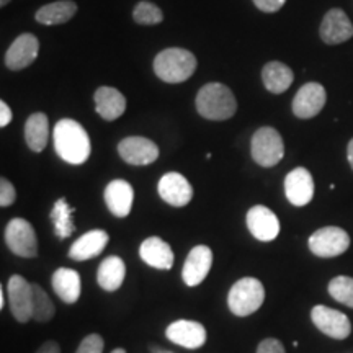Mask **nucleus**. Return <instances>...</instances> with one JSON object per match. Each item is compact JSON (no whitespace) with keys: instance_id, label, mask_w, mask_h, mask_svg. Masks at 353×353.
Returning <instances> with one entry per match:
<instances>
[{"instance_id":"6ab92c4d","label":"nucleus","mask_w":353,"mask_h":353,"mask_svg":"<svg viewBox=\"0 0 353 353\" xmlns=\"http://www.w3.org/2000/svg\"><path fill=\"white\" fill-rule=\"evenodd\" d=\"M103 198L110 213L117 218H126L131 213L134 201V188L126 180H113L105 188Z\"/></svg>"},{"instance_id":"5701e85b","label":"nucleus","mask_w":353,"mask_h":353,"mask_svg":"<svg viewBox=\"0 0 353 353\" xmlns=\"http://www.w3.org/2000/svg\"><path fill=\"white\" fill-rule=\"evenodd\" d=\"M51 285L61 301L74 304L79 301L82 293V281L79 272L72 268H57L51 278Z\"/></svg>"},{"instance_id":"f8f14e48","label":"nucleus","mask_w":353,"mask_h":353,"mask_svg":"<svg viewBox=\"0 0 353 353\" xmlns=\"http://www.w3.org/2000/svg\"><path fill=\"white\" fill-rule=\"evenodd\" d=\"M319 37L329 46L342 44L353 37V25L342 8H330L319 26Z\"/></svg>"},{"instance_id":"c756f323","label":"nucleus","mask_w":353,"mask_h":353,"mask_svg":"<svg viewBox=\"0 0 353 353\" xmlns=\"http://www.w3.org/2000/svg\"><path fill=\"white\" fill-rule=\"evenodd\" d=\"M132 19H134L138 25L152 26L164 21V13H162V10L156 3L148 2V0H141V2L136 3L134 12H132Z\"/></svg>"},{"instance_id":"a878e982","label":"nucleus","mask_w":353,"mask_h":353,"mask_svg":"<svg viewBox=\"0 0 353 353\" xmlns=\"http://www.w3.org/2000/svg\"><path fill=\"white\" fill-rule=\"evenodd\" d=\"M126 276V265L120 257L112 255L100 263L97 270V283L105 291H117L121 288Z\"/></svg>"},{"instance_id":"2eb2a0df","label":"nucleus","mask_w":353,"mask_h":353,"mask_svg":"<svg viewBox=\"0 0 353 353\" xmlns=\"http://www.w3.org/2000/svg\"><path fill=\"white\" fill-rule=\"evenodd\" d=\"M159 195L167 205L183 208L193 198V187L179 172H169L159 180Z\"/></svg>"},{"instance_id":"58836bf2","label":"nucleus","mask_w":353,"mask_h":353,"mask_svg":"<svg viewBox=\"0 0 353 353\" xmlns=\"http://www.w3.org/2000/svg\"><path fill=\"white\" fill-rule=\"evenodd\" d=\"M6 306V294H3V288L0 290V309H3Z\"/></svg>"},{"instance_id":"4be33fe9","label":"nucleus","mask_w":353,"mask_h":353,"mask_svg":"<svg viewBox=\"0 0 353 353\" xmlns=\"http://www.w3.org/2000/svg\"><path fill=\"white\" fill-rule=\"evenodd\" d=\"M139 257L149 267L157 270H170L174 267V250L161 237H148L139 247Z\"/></svg>"},{"instance_id":"4c0bfd02","label":"nucleus","mask_w":353,"mask_h":353,"mask_svg":"<svg viewBox=\"0 0 353 353\" xmlns=\"http://www.w3.org/2000/svg\"><path fill=\"white\" fill-rule=\"evenodd\" d=\"M347 159H348V164H350L353 169V138L350 139V143H348V145H347Z\"/></svg>"},{"instance_id":"473e14b6","label":"nucleus","mask_w":353,"mask_h":353,"mask_svg":"<svg viewBox=\"0 0 353 353\" xmlns=\"http://www.w3.org/2000/svg\"><path fill=\"white\" fill-rule=\"evenodd\" d=\"M17 200V190L13 187L12 182H8L7 179H0V206L7 208L15 203Z\"/></svg>"},{"instance_id":"1a4fd4ad","label":"nucleus","mask_w":353,"mask_h":353,"mask_svg":"<svg viewBox=\"0 0 353 353\" xmlns=\"http://www.w3.org/2000/svg\"><path fill=\"white\" fill-rule=\"evenodd\" d=\"M8 304L17 321L25 324L33 317V286L21 275H12L7 283Z\"/></svg>"},{"instance_id":"393cba45","label":"nucleus","mask_w":353,"mask_h":353,"mask_svg":"<svg viewBox=\"0 0 353 353\" xmlns=\"http://www.w3.org/2000/svg\"><path fill=\"white\" fill-rule=\"evenodd\" d=\"M294 81V72L280 61H270L262 69V82L270 94H283Z\"/></svg>"},{"instance_id":"20e7f679","label":"nucleus","mask_w":353,"mask_h":353,"mask_svg":"<svg viewBox=\"0 0 353 353\" xmlns=\"http://www.w3.org/2000/svg\"><path fill=\"white\" fill-rule=\"evenodd\" d=\"M265 301V288L257 278L245 276L232 285L228 294V306L234 316L247 317L259 311Z\"/></svg>"},{"instance_id":"dca6fc26","label":"nucleus","mask_w":353,"mask_h":353,"mask_svg":"<svg viewBox=\"0 0 353 353\" xmlns=\"http://www.w3.org/2000/svg\"><path fill=\"white\" fill-rule=\"evenodd\" d=\"M213 267V250L208 245H196L190 250L183 263L182 278L187 286H198L205 281Z\"/></svg>"},{"instance_id":"39448f33","label":"nucleus","mask_w":353,"mask_h":353,"mask_svg":"<svg viewBox=\"0 0 353 353\" xmlns=\"http://www.w3.org/2000/svg\"><path fill=\"white\" fill-rule=\"evenodd\" d=\"M250 152L255 164L265 169L275 167L285 156L283 138L275 128L262 126L254 132L252 143H250Z\"/></svg>"},{"instance_id":"b1692460","label":"nucleus","mask_w":353,"mask_h":353,"mask_svg":"<svg viewBox=\"0 0 353 353\" xmlns=\"http://www.w3.org/2000/svg\"><path fill=\"white\" fill-rule=\"evenodd\" d=\"M77 13V3L72 0H57V2L46 3V6L39 7L38 12L34 13V20L39 25L54 26L68 23L72 20Z\"/></svg>"},{"instance_id":"72a5a7b5","label":"nucleus","mask_w":353,"mask_h":353,"mask_svg":"<svg viewBox=\"0 0 353 353\" xmlns=\"http://www.w3.org/2000/svg\"><path fill=\"white\" fill-rule=\"evenodd\" d=\"M257 353H286L283 343L278 339H265L259 343Z\"/></svg>"},{"instance_id":"c85d7f7f","label":"nucleus","mask_w":353,"mask_h":353,"mask_svg":"<svg viewBox=\"0 0 353 353\" xmlns=\"http://www.w3.org/2000/svg\"><path fill=\"white\" fill-rule=\"evenodd\" d=\"M33 319L38 322L51 321L56 314V307L51 298L38 283H33Z\"/></svg>"},{"instance_id":"a19ab883","label":"nucleus","mask_w":353,"mask_h":353,"mask_svg":"<svg viewBox=\"0 0 353 353\" xmlns=\"http://www.w3.org/2000/svg\"><path fill=\"white\" fill-rule=\"evenodd\" d=\"M112 353H126V350H125V348H114Z\"/></svg>"},{"instance_id":"aec40b11","label":"nucleus","mask_w":353,"mask_h":353,"mask_svg":"<svg viewBox=\"0 0 353 353\" xmlns=\"http://www.w3.org/2000/svg\"><path fill=\"white\" fill-rule=\"evenodd\" d=\"M110 241V236L103 229H94V231H88L83 236L70 245L69 249V257L76 262H85L103 252L105 247H107Z\"/></svg>"},{"instance_id":"412c9836","label":"nucleus","mask_w":353,"mask_h":353,"mask_svg":"<svg viewBox=\"0 0 353 353\" xmlns=\"http://www.w3.org/2000/svg\"><path fill=\"white\" fill-rule=\"evenodd\" d=\"M95 112L105 121H114L126 112V99L118 88L99 87L94 94Z\"/></svg>"},{"instance_id":"7c9ffc66","label":"nucleus","mask_w":353,"mask_h":353,"mask_svg":"<svg viewBox=\"0 0 353 353\" xmlns=\"http://www.w3.org/2000/svg\"><path fill=\"white\" fill-rule=\"evenodd\" d=\"M329 294L335 301L353 307V278L345 275L332 278L329 283Z\"/></svg>"},{"instance_id":"2f4dec72","label":"nucleus","mask_w":353,"mask_h":353,"mask_svg":"<svg viewBox=\"0 0 353 353\" xmlns=\"http://www.w3.org/2000/svg\"><path fill=\"white\" fill-rule=\"evenodd\" d=\"M103 339L99 334H90L81 342L76 353H101L103 352Z\"/></svg>"},{"instance_id":"9b49d317","label":"nucleus","mask_w":353,"mask_h":353,"mask_svg":"<svg viewBox=\"0 0 353 353\" xmlns=\"http://www.w3.org/2000/svg\"><path fill=\"white\" fill-rule=\"evenodd\" d=\"M118 154L126 164L143 167L157 161L159 148L154 141L143 138V136H130L120 141Z\"/></svg>"},{"instance_id":"f03ea898","label":"nucleus","mask_w":353,"mask_h":353,"mask_svg":"<svg viewBox=\"0 0 353 353\" xmlns=\"http://www.w3.org/2000/svg\"><path fill=\"white\" fill-rule=\"evenodd\" d=\"M196 112L210 121H226L237 112V100L228 85L210 82L198 90Z\"/></svg>"},{"instance_id":"f3484780","label":"nucleus","mask_w":353,"mask_h":353,"mask_svg":"<svg viewBox=\"0 0 353 353\" xmlns=\"http://www.w3.org/2000/svg\"><path fill=\"white\" fill-rule=\"evenodd\" d=\"M39 41L33 33H23L10 44L6 52V65L10 70H23L38 57Z\"/></svg>"},{"instance_id":"7ed1b4c3","label":"nucleus","mask_w":353,"mask_h":353,"mask_svg":"<svg viewBox=\"0 0 353 353\" xmlns=\"http://www.w3.org/2000/svg\"><path fill=\"white\" fill-rule=\"evenodd\" d=\"M196 57L183 48H167L154 57V72L167 83H182L196 70Z\"/></svg>"},{"instance_id":"79ce46f5","label":"nucleus","mask_w":353,"mask_h":353,"mask_svg":"<svg viewBox=\"0 0 353 353\" xmlns=\"http://www.w3.org/2000/svg\"><path fill=\"white\" fill-rule=\"evenodd\" d=\"M169 353H170V352H169Z\"/></svg>"},{"instance_id":"4468645a","label":"nucleus","mask_w":353,"mask_h":353,"mask_svg":"<svg viewBox=\"0 0 353 353\" xmlns=\"http://www.w3.org/2000/svg\"><path fill=\"white\" fill-rule=\"evenodd\" d=\"M285 195L293 206H306L314 196V180L311 172L304 167H296L285 176Z\"/></svg>"},{"instance_id":"cd10ccee","label":"nucleus","mask_w":353,"mask_h":353,"mask_svg":"<svg viewBox=\"0 0 353 353\" xmlns=\"http://www.w3.org/2000/svg\"><path fill=\"white\" fill-rule=\"evenodd\" d=\"M50 218L54 224V232L59 239H68L76 232V224H74V208L69 205L65 198H59L52 206Z\"/></svg>"},{"instance_id":"9d476101","label":"nucleus","mask_w":353,"mask_h":353,"mask_svg":"<svg viewBox=\"0 0 353 353\" xmlns=\"http://www.w3.org/2000/svg\"><path fill=\"white\" fill-rule=\"evenodd\" d=\"M325 100H327L325 88L317 82H307L296 92L291 108L299 120H311L322 112Z\"/></svg>"},{"instance_id":"a211bd4d","label":"nucleus","mask_w":353,"mask_h":353,"mask_svg":"<svg viewBox=\"0 0 353 353\" xmlns=\"http://www.w3.org/2000/svg\"><path fill=\"white\" fill-rule=\"evenodd\" d=\"M167 339L176 345L188 348V350H196L205 345L206 342V329L205 325L196 321L180 319L172 322L165 330Z\"/></svg>"},{"instance_id":"ddd939ff","label":"nucleus","mask_w":353,"mask_h":353,"mask_svg":"<svg viewBox=\"0 0 353 353\" xmlns=\"http://www.w3.org/2000/svg\"><path fill=\"white\" fill-rule=\"evenodd\" d=\"M247 229L257 241L270 242L275 241L280 234V221L276 214L267 206L257 205L247 211L245 216Z\"/></svg>"},{"instance_id":"423d86ee","label":"nucleus","mask_w":353,"mask_h":353,"mask_svg":"<svg viewBox=\"0 0 353 353\" xmlns=\"http://www.w3.org/2000/svg\"><path fill=\"white\" fill-rule=\"evenodd\" d=\"M309 250L321 259H332L345 254L350 247V236L337 226H325L309 237Z\"/></svg>"},{"instance_id":"0eeeda50","label":"nucleus","mask_w":353,"mask_h":353,"mask_svg":"<svg viewBox=\"0 0 353 353\" xmlns=\"http://www.w3.org/2000/svg\"><path fill=\"white\" fill-rule=\"evenodd\" d=\"M7 247L13 254L23 259H34L38 255L37 232L32 224L23 218H13L6 228Z\"/></svg>"},{"instance_id":"c9c22d12","label":"nucleus","mask_w":353,"mask_h":353,"mask_svg":"<svg viewBox=\"0 0 353 353\" xmlns=\"http://www.w3.org/2000/svg\"><path fill=\"white\" fill-rule=\"evenodd\" d=\"M12 110H10V107H8V105L6 103V101H0V126L2 128H6L8 123L12 121Z\"/></svg>"},{"instance_id":"e433bc0d","label":"nucleus","mask_w":353,"mask_h":353,"mask_svg":"<svg viewBox=\"0 0 353 353\" xmlns=\"http://www.w3.org/2000/svg\"><path fill=\"white\" fill-rule=\"evenodd\" d=\"M37 353H61V347L54 341H48L38 348Z\"/></svg>"},{"instance_id":"ea45409f","label":"nucleus","mask_w":353,"mask_h":353,"mask_svg":"<svg viewBox=\"0 0 353 353\" xmlns=\"http://www.w3.org/2000/svg\"><path fill=\"white\" fill-rule=\"evenodd\" d=\"M10 2H12V0H0V6H2V7H7L8 3H10Z\"/></svg>"},{"instance_id":"f704fd0d","label":"nucleus","mask_w":353,"mask_h":353,"mask_svg":"<svg viewBox=\"0 0 353 353\" xmlns=\"http://www.w3.org/2000/svg\"><path fill=\"white\" fill-rule=\"evenodd\" d=\"M254 6L259 8L260 12L265 13H275L278 10H281L283 6L286 3V0H252Z\"/></svg>"},{"instance_id":"bb28decb","label":"nucleus","mask_w":353,"mask_h":353,"mask_svg":"<svg viewBox=\"0 0 353 353\" xmlns=\"http://www.w3.org/2000/svg\"><path fill=\"white\" fill-rule=\"evenodd\" d=\"M48 136H50V123H48L46 113L38 112L30 114L25 123L26 145L33 152H41L48 144Z\"/></svg>"},{"instance_id":"f257e3e1","label":"nucleus","mask_w":353,"mask_h":353,"mask_svg":"<svg viewBox=\"0 0 353 353\" xmlns=\"http://www.w3.org/2000/svg\"><path fill=\"white\" fill-rule=\"evenodd\" d=\"M54 149L63 161L72 165H81L90 157V138L85 128L76 120L64 118L54 126Z\"/></svg>"},{"instance_id":"6e6552de","label":"nucleus","mask_w":353,"mask_h":353,"mask_svg":"<svg viewBox=\"0 0 353 353\" xmlns=\"http://www.w3.org/2000/svg\"><path fill=\"white\" fill-rule=\"evenodd\" d=\"M311 319L312 324L322 334H325L330 339H335V341H343L352 334V322L347 314L335 311L332 307L322 306V304L314 306L311 311Z\"/></svg>"}]
</instances>
